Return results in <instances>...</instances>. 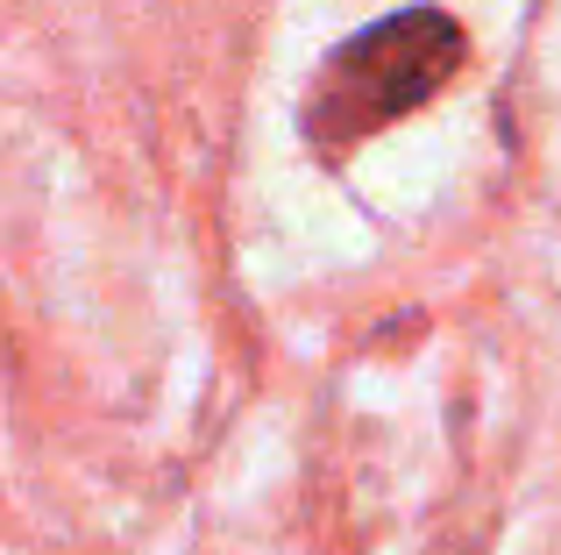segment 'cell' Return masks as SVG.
I'll return each mask as SVG.
<instances>
[{
  "label": "cell",
  "mask_w": 561,
  "mask_h": 555,
  "mask_svg": "<svg viewBox=\"0 0 561 555\" xmlns=\"http://www.w3.org/2000/svg\"><path fill=\"white\" fill-rule=\"evenodd\" d=\"M455 71H462V22L455 14L440 8L383 14L320 65L313 93H306V136L328 157L356 150L377 128H391L398 114L426 107Z\"/></svg>",
  "instance_id": "1"
}]
</instances>
